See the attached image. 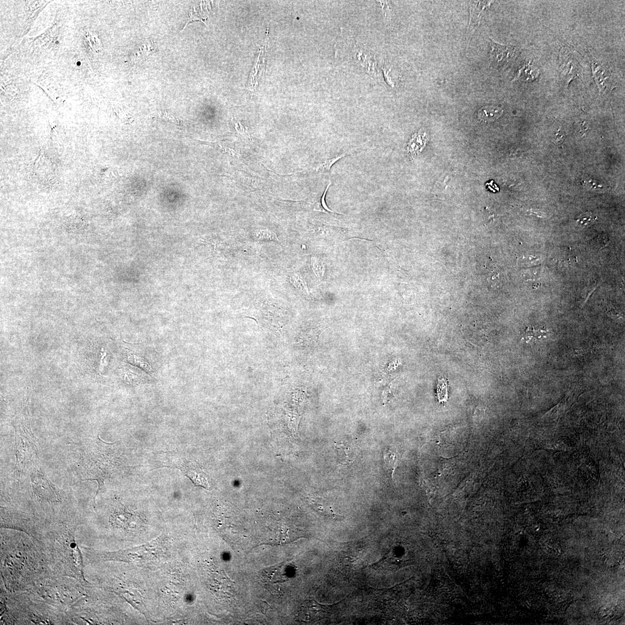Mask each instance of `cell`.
Masks as SVG:
<instances>
[{"instance_id": "6da1fadb", "label": "cell", "mask_w": 625, "mask_h": 625, "mask_svg": "<svg viewBox=\"0 0 625 625\" xmlns=\"http://www.w3.org/2000/svg\"><path fill=\"white\" fill-rule=\"evenodd\" d=\"M112 444L105 443L100 439L91 441L83 449L75 468L81 481H96L99 489L95 497L104 488V481L110 478L114 471L115 456L111 454Z\"/></svg>"}, {"instance_id": "7a4b0ae2", "label": "cell", "mask_w": 625, "mask_h": 625, "mask_svg": "<svg viewBox=\"0 0 625 625\" xmlns=\"http://www.w3.org/2000/svg\"><path fill=\"white\" fill-rule=\"evenodd\" d=\"M12 425L15 431V473L18 480L28 461L37 454L36 438L33 434L29 419L27 404L16 412L12 419Z\"/></svg>"}, {"instance_id": "3957f363", "label": "cell", "mask_w": 625, "mask_h": 625, "mask_svg": "<svg viewBox=\"0 0 625 625\" xmlns=\"http://www.w3.org/2000/svg\"><path fill=\"white\" fill-rule=\"evenodd\" d=\"M165 542V539L160 536L140 547L110 553L107 554V559L127 563H145L155 560L162 555Z\"/></svg>"}, {"instance_id": "277c9868", "label": "cell", "mask_w": 625, "mask_h": 625, "mask_svg": "<svg viewBox=\"0 0 625 625\" xmlns=\"http://www.w3.org/2000/svg\"><path fill=\"white\" fill-rule=\"evenodd\" d=\"M350 47V57L353 64L372 77L380 75L381 68L377 60L376 54L364 45L353 43Z\"/></svg>"}, {"instance_id": "5b68a950", "label": "cell", "mask_w": 625, "mask_h": 625, "mask_svg": "<svg viewBox=\"0 0 625 625\" xmlns=\"http://www.w3.org/2000/svg\"><path fill=\"white\" fill-rule=\"evenodd\" d=\"M518 51V49L513 46L501 45L490 39V65L496 68H502L514 59Z\"/></svg>"}, {"instance_id": "8992f818", "label": "cell", "mask_w": 625, "mask_h": 625, "mask_svg": "<svg viewBox=\"0 0 625 625\" xmlns=\"http://www.w3.org/2000/svg\"><path fill=\"white\" fill-rule=\"evenodd\" d=\"M33 489L37 496L43 500L52 502L58 501L60 495L52 482L40 472L32 475Z\"/></svg>"}, {"instance_id": "52a82bcc", "label": "cell", "mask_w": 625, "mask_h": 625, "mask_svg": "<svg viewBox=\"0 0 625 625\" xmlns=\"http://www.w3.org/2000/svg\"><path fill=\"white\" fill-rule=\"evenodd\" d=\"M491 2H470L469 3L470 18L467 32V39L470 40L480 23L482 15L489 7Z\"/></svg>"}, {"instance_id": "ba28073f", "label": "cell", "mask_w": 625, "mask_h": 625, "mask_svg": "<svg viewBox=\"0 0 625 625\" xmlns=\"http://www.w3.org/2000/svg\"><path fill=\"white\" fill-rule=\"evenodd\" d=\"M184 475L192 481L195 486H200L204 489H209L210 484L209 478L202 469L196 467L195 465L190 464H183L178 467Z\"/></svg>"}, {"instance_id": "9c48e42d", "label": "cell", "mask_w": 625, "mask_h": 625, "mask_svg": "<svg viewBox=\"0 0 625 625\" xmlns=\"http://www.w3.org/2000/svg\"><path fill=\"white\" fill-rule=\"evenodd\" d=\"M324 607L318 605L316 602H306L300 611V616L305 621H310L315 619L317 616L320 617L324 613Z\"/></svg>"}, {"instance_id": "30bf717a", "label": "cell", "mask_w": 625, "mask_h": 625, "mask_svg": "<svg viewBox=\"0 0 625 625\" xmlns=\"http://www.w3.org/2000/svg\"><path fill=\"white\" fill-rule=\"evenodd\" d=\"M283 564L277 566L276 567L267 569L262 573V578L263 582L266 585H274L278 582H282L287 580V577H284L282 573Z\"/></svg>"}, {"instance_id": "8fae6325", "label": "cell", "mask_w": 625, "mask_h": 625, "mask_svg": "<svg viewBox=\"0 0 625 625\" xmlns=\"http://www.w3.org/2000/svg\"><path fill=\"white\" fill-rule=\"evenodd\" d=\"M350 154H349L347 153L345 154H342L341 155H337V156L333 157L332 158L325 159L324 161H323L322 162L320 163L319 164H318L317 165L315 166L310 167V168L309 169H306L303 170H301L299 171L295 172L294 173H291V174H288L287 175H292V174H295L296 173H303V172H304V171H306V172L310 171V172H313V173H319V174L329 173H330L331 167H332V166L334 164V163H336L338 160H339V159H341L343 157H346L347 155H349Z\"/></svg>"}, {"instance_id": "7c38bea8", "label": "cell", "mask_w": 625, "mask_h": 625, "mask_svg": "<svg viewBox=\"0 0 625 625\" xmlns=\"http://www.w3.org/2000/svg\"><path fill=\"white\" fill-rule=\"evenodd\" d=\"M503 110L500 107L487 106L482 107L478 111V119L485 123H490L496 121L502 115Z\"/></svg>"}, {"instance_id": "4fadbf2b", "label": "cell", "mask_w": 625, "mask_h": 625, "mask_svg": "<svg viewBox=\"0 0 625 625\" xmlns=\"http://www.w3.org/2000/svg\"><path fill=\"white\" fill-rule=\"evenodd\" d=\"M154 45L152 40H146L139 47L134 51L131 57V64H137L147 57L154 51Z\"/></svg>"}, {"instance_id": "5bb4252c", "label": "cell", "mask_w": 625, "mask_h": 625, "mask_svg": "<svg viewBox=\"0 0 625 625\" xmlns=\"http://www.w3.org/2000/svg\"><path fill=\"white\" fill-rule=\"evenodd\" d=\"M427 140V136L426 132L421 131L415 133L409 141L407 147L408 152L412 156L418 155L425 147Z\"/></svg>"}, {"instance_id": "9a60e30c", "label": "cell", "mask_w": 625, "mask_h": 625, "mask_svg": "<svg viewBox=\"0 0 625 625\" xmlns=\"http://www.w3.org/2000/svg\"><path fill=\"white\" fill-rule=\"evenodd\" d=\"M251 236L255 241L279 242L276 233L266 226H259L254 228L251 231Z\"/></svg>"}, {"instance_id": "2e32d148", "label": "cell", "mask_w": 625, "mask_h": 625, "mask_svg": "<svg viewBox=\"0 0 625 625\" xmlns=\"http://www.w3.org/2000/svg\"><path fill=\"white\" fill-rule=\"evenodd\" d=\"M376 3L385 24L388 26H391L394 15L392 2L377 1Z\"/></svg>"}, {"instance_id": "e0dca14e", "label": "cell", "mask_w": 625, "mask_h": 625, "mask_svg": "<svg viewBox=\"0 0 625 625\" xmlns=\"http://www.w3.org/2000/svg\"><path fill=\"white\" fill-rule=\"evenodd\" d=\"M383 457L385 467L392 471L393 474L397 461L396 451L391 448L385 449Z\"/></svg>"}, {"instance_id": "ac0fdd59", "label": "cell", "mask_w": 625, "mask_h": 625, "mask_svg": "<svg viewBox=\"0 0 625 625\" xmlns=\"http://www.w3.org/2000/svg\"><path fill=\"white\" fill-rule=\"evenodd\" d=\"M289 280H290V282L293 286L296 288L299 289L300 291L305 293V294H308L309 291L306 281L303 277L299 273H292L290 277H289Z\"/></svg>"}, {"instance_id": "d6986e66", "label": "cell", "mask_w": 625, "mask_h": 625, "mask_svg": "<svg viewBox=\"0 0 625 625\" xmlns=\"http://www.w3.org/2000/svg\"><path fill=\"white\" fill-rule=\"evenodd\" d=\"M85 36L87 41L89 42L92 49L96 52H100L102 49V44L98 36L95 33L88 30Z\"/></svg>"}, {"instance_id": "ffe728a7", "label": "cell", "mask_w": 625, "mask_h": 625, "mask_svg": "<svg viewBox=\"0 0 625 625\" xmlns=\"http://www.w3.org/2000/svg\"><path fill=\"white\" fill-rule=\"evenodd\" d=\"M312 270L318 279H321L324 276L325 267L324 263L321 260L316 257L312 258Z\"/></svg>"}, {"instance_id": "44dd1931", "label": "cell", "mask_w": 625, "mask_h": 625, "mask_svg": "<svg viewBox=\"0 0 625 625\" xmlns=\"http://www.w3.org/2000/svg\"><path fill=\"white\" fill-rule=\"evenodd\" d=\"M233 123L235 127L236 131L239 135H240L243 140L246 142H250L251 138L247 130L244 126H243L240 122L238 121L236 118L233 119Z\"/></svg>"}, {"instance_id": "7402d4cb", "label": "cell", "mask_w": 625, "mask_h": 625, "mask_svg": "<svg viewBox=\"0 0 625 625\" xmlns=\"http://www.w3.org/2000/svg\"><path fill=\"white\" fill-rule=\"evenodd\" d=\"M127 359L129 362L132 364L136 365L137 366L142 367L144 369V370H147L148 371H150V370H152V368H151L149 365L145 363V361L137 355L132 354H129L128 355Z\"/></svg>"}, {"instance_id": "603a6c76", "label": "cell", "mask_w": 625, "mask_h": 625, "mask_svg": "<svg viewBox=\"0 0 625 625\" xmlns=\"http://www.w3.org/2000/svg\"><path fill=\"white\" fill-rule=\"evenodd\" d=\"M547 332L544 330H534L528 329L525 331L524 334V339H540L543 338L546 335Z\"/></svg>"}, {"instance_id": "cb8c5ba5", "label": "cell", "mask_w": 625, "mask_h": 625, "mask_svg": "<svg viewBox=\"0 0 625 625\" xmlns=\"http://www.w3.org/2000/svg\"><path fill=\"white\" fill-rule=\"evenodd\" d=\"M121 377L122 378L124 379L125 383L129 384L138 383V381L140 380V377L135 374V373H134L129 370H125V371L123 373V376Z\"/></svg>"}, {"instance_id": "d4e9b609", "label": "cell", "mask_w": 625, "mask_h": 625, "mask_svg": "<svg viewBox=\"0 0 625 625\" xmlns=\"http://www.w3.org/2000/svg\"><path fill=\"white\" fill-rule=\"evenodd\" d=\"M595 219L592 214L591 213H585L578 217L577 221L582 225H587L592 223Z\"/></svg>"}, {"instance_id": "484cf974", "label": "cell", "mask_w": 625, "mask_h": 625, "mask_svg": "<svg viewBox=\"0 0 625 625\" xmlns=\"http://www.w3.org/2000/svg\"><path fill=\"white\" fill-rule=\"evenodd\" d=\"M213 144H215V145L217 146V148H219L222 153L228 154L234 157H237V153L236 152V151L232 148L229 147V146L221 143V142H213Z\"/></svg>"}, {"instance_id": "4316f807", "label": "cell", "mask_w": 625, "mask_h": 625, "mask_svg": "<svg viewBox=\"0 0 625 625\" xmlns=\"http://www.w3.org/2000/svg\"><path fill=\"white\" fill-rule=\"evenodd\" d=\"M331 181H330V183H329V185H328V186H327V187H326V189H325V191H324V194H323V195H322V197H321V200H320V201H321V207H322V211H323V212L325 211V212H327V213H337V214H339V215H342V214H341V213H336V212H333V211H331V209H330L328 206H327V205H326V202H325V196H326V192H327V191H328L330 187L331 186Z\"/></svg>"}, {"instance_id": "83f0119b", "label": "cell", "mask_w": 625, "mask_h": 625, "mask_svg": "<svg viewBox=\"0 0 625 625\" xmlns=\"http://www.w3.org/2000/svg\"><path fill=\"white\" fill-rule=\"evenodd\" d=\"M564 138H565L564 132L563 131H561V130L559 129V131L557 132V133L556 134L555 136L554 137V143L556 144V145L561 144L562 142L564 141Z\"/></svg>"}, {"instance_id": "f1b7e54d", "label": "cell", "mask_w": 625, "mask_h": 625, "mask_svg": "<svg viewBox=\"0 0 625 625\" xmlns=\"http://www.w3.org/2000/svg\"><path fill=\"white\" fill-rule=\"evenodd\" d=\"M159 118L161 120L168 121L174 123H177L178 121L177 118H175L173 116L167 114L166 111L164 112H162L161 114H159Z\"/></svg>"}]
</instances>
